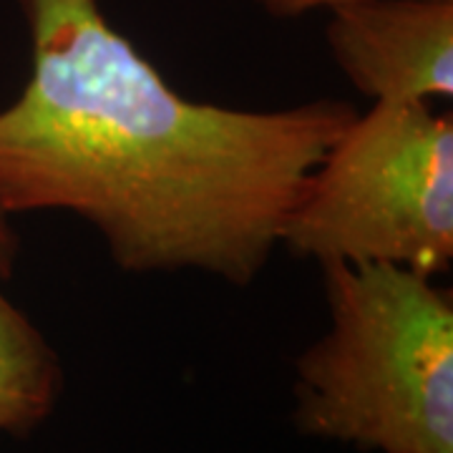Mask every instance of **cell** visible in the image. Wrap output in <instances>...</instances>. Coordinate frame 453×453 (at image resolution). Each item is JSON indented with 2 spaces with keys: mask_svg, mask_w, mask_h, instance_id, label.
Masks as SVG:
<instances>
[{
  "mask_svg": "<svg viewBox=\"0 0 453 453\" xmlns=\"http://www.w3.org/2000/svg\"><path fill=\"white\" fill-rule=\"evenodd\" d=\"M280 247L323 265L438 277L453 259V116L428 101L357 111L308 179Z\"/></svg>",
  "mask_w": 453,
  "mask_h": 453,
  "instance_id": "3",
  "label": "cell"
},
{
  "mask_svg": "<svg viewBox=\"0 0 453 453\" xmlns=\"http://www.w3.org/2000/svg\"><path fill=\"white\" fill-rule=\"evenodd\" d=\"M31 73L0 109V210L68 211L124 273L250 288L357 109H229L181 96L101 0H16Z\"/></svg>",
  "mask_w": 453,
  "mask_h": 453,
  "instance_id": "1",
  "label": "cell"
},
{
  "mask_svg": "<svg viewBox=\"0 0 453 453\" xmlns=\"http://www.w3.org/2000/svg\"><path fill=\"white\" fill-rule=\"evenodd\" d=\"M20 255L13 214L0 210V431L26 434L43 421L61 390L58 357L33 320L8 297Z\"/></svg>",
  "mask_w": 453,
  "mask_h": 453,
  "instance_id": "5",
  "label": "cell"
},
{
  "mask_svg": "<svg viewBox=\"0 0 453 453\" xmlns=\"http://www.w3.org/2000/svg\"><path fill=\"white\" fill-rule=\"evenodd\" d=\"M345 79L380 104L453 96V0H363L330 11Z\"/></svg>",
  "mask_w": 453,
  "mask_h": 453,
  "instance_id": "4",
  "label": "cell"
},
{
  "mask_svg": "<svg viewBox=\"0 0 453 453\" xmlns=\"http://www.w3.org/2000/svg\"><path fill=\"white\" fill-rule=\"evenodd\" d=\"M330 330L297 363L305 434L453 453V300L398 265H323Z\"/></svg>",
  "mask_w": 453,
  "mask_h": 453,
  "instance_id": "2",
  "label": "cell"
},
{
  "mask_svg": "<svg viewBox=\"0 0 453 453\" xmlns=\"http://www.w3.org/2000/svg\"><path fill=\"white\" fill-rule=\"evenodd\" d=\"M252 3L273 18H300L308 13H318V11L330 13L340 5L363 3V0H252Z\"/></svg>",
  "mask_w": 453,
  "mask_h": 453,
  "instance_id": "6",
  "label": "cell"
}]
</instances>
